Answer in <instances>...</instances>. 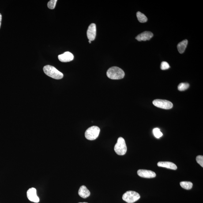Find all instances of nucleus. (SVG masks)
Segmentation results:
<instances>
[{
	"label": "nucleus",
	"mask_w": 203,
	"mask_h": 203,
	"mask_svg": "<svg viewBox=\"0 0 203 203\" xmlns=\"http://www.w3.org/2000/svg\"><path fill=\"white\" fill-rule=\"evenodd\" d=\"M57 1V0H51L49 1L47 4L49 9H55Z\"/></svg>",
	"instance_id": "nucleus-19"
},
{
	"label": "nucleus",
	"mask_w": 203,
	"mask_h": 203,
	"mask_svg": "<svg viewBox=\"0 0 203 203\" xmlns=\"http://www.w3.org/2000/svg\"><path fill=\"white\" fill-rule=\"evenodd\" d=\"M87 203V202H80V203Z\"/></svg>",
	"instance_id": "nucleus-24"
},
{
	"label": "nucleus",
	"mask_w": 203,
	"mask_h": 203,
	"mask_svg": "<svg viewBox=\"0 0 203 203\" xmlns=\"http://www.w3.org/2000/svg\"><path fill=\"white\" fill-rule=\"evenodd\" d=\"M107 77L111 80H120L123 78L125 76L123 71L117 67H113L109 68L107 72Z\"/></svg>",
	"instance_id": "nucleus-1"
},
{
	"label": "nucleus",
	"mask_w": 203,
	"mask_h": 203,
	"mask_svg": "<svg viewBox=\"0 0 203 203\" xmlns=\"http://www.w3.org/2000/svg\"><path fill=\"white\" fill-rule=\"evenodd\" d=\"M153 34L150 31H144L137 35L136 39L138 41H146L149 40L153 37Z\"/></svg>",
	"instance_id": "nucleus-10"
},
{
	"label": "nucleus",
	"mask_w": 203,
	"mask_h": 203,
	"mask_svg": "<svg viewBox=\"0 0 203 203\" xmlns=\"http://www.w3.org/2000/svg\"><path fill=\"white\" fill-rule=\"evenodd\" d=\"M188 41L187 39H185L178 43L177 48L180 54H183L187 46Z\"/></svg>",
	"instance_id": "nucleus-14"
},
{
	"label": "nucleus",
	"mask_w": 203,
	"mask_h": 203,
	"mask_svg": "<svg viewBox=\"0 0 203 203\" xmlns=\"http://www.w3.org/2000/svg\"><path fill=\"white\" fill-rule=\"evenodd\" d=\"M189 87V84L187 83H181L178 86V89L180 91H184Z\"/></svg>",
	"instance_id": "nucleus-17"
},
{
	"label": "nucleus",
	"mask_w": 203,
	"mask_h": 203,
	"mask_svg": "<svg viewBox=\"0 0 203 203\" xmlns=\"http://www.w3.org/2000/svg\"><path fill=\"white\" fill-rule=\"evenodd\" d=\"M137 17L138 20L140 23H145L148 21V18L146 16L140 12H137Z\"/></svg>",
	"instance_id": "nucleus-16"
},
{
	"label": "nucleus",
	"mask_w": 203,
	"mask_h": 203,
	"mask_svg": "<svg viewBox=\"0 0 203 203\" xmlns=\"http://www.w3.org/2000/svg\"><path fill=\"white\" fill-rule=\"evenodd\" d=\"M96 24H92L88 27L87 31V36L89 40H95L96 36Z\"/></svg>",
	"instance_id": "nucleus-8"
},
{
	"label": "nucleus",
	"mask_w": 203,
	"mask_h": 203,
	"mask_svg": "<svg viewBox=\"0 0 203 203\" xmlns=\"http://www.w3.org/2000/svg\"><path fill=\"white\" fill-rule=\"evenodd\" d=\"M153 133L155 137L156 138H159L163 135V133L160 131V129L158 128H155L153 130Z\"/></svg>",
	"instance_id": "nucleus-18"
},
{
	"label": "nucleus",
	"mask_w": 203,
	"mask_h": 203,
	"mask_svg": "<svg viewBox=\"0 0 203 203\" xmlns=\"http://www.w3.org/2000/svg\"><path fill=\"white\" fill-rule=\"evenodd\" d=\"M140 194L136 192L129 191L123 194L122 199L124 201L128 203H133L139 199Z\"/></svg>",
	"instance_id": "nucleus-5"
},
{
	"label": "nucleus",
	"mask_w": 203,
	"mask_h": 203,
	"mask_svg": "<svg viewBox=\"0 0 203 203\" xmlns=\"http://www.w3.org/2000/svg\"><path fill=\"white\" fill-rule=\"evenodd\" d=\"M43 70L47 75L52 78L60 80L63 77V74L54 66L46 65L44 67Z\"/></svg>",
	"instance_id": "nucleus-2"
},
{
	"label": "nucleus",
	"mask_w": 203,
	"mask_h": 203,
	"mask_svg": "<svg viewBox=\"0 0 203 203\" xmlns=\"http://www.w3.org/2000/svg\"><path fill=\"white\" fill-rule=\"evenodd\" d=\"M100 129L97 126H92L87 129L85 136L87 139L90 140H96L99 136Z\"/></svg>",
	"instance_id": "nucleus-4"
},
{
	"label": "nucleus",
	"mask_w": 203,
	"mask_h": 203,
	"mask_svg": "<svg viewBox=\"0 0 203 203\" xmlns=\"http://www.w3.org/2000/svg\"><path fill=\"white\" fill-rule=\"evenodd\" d=\"M153 103L156 107L166 110L170 109L173 107L172 103L171 102L162 99H156L154 100Z\"/></svg>",
	"instance_id": "nucleus-6"
},
{
	"label": "nucleus",
	"mask_w": 203,
	"mask_h": 203,
	"mask_svg": "<svg viewBox=\"0 0 203 203\" xmlns=\"http://www.w3.org/2000/svg\"><path fill=\"white\" fill-rule=\"evenodd\" d=\"M170 67V66L168 62H166V61H163L161 62V70H167Z\"/></svg>",
	"instance_id": "nucleus-20"
},
{
	"label": "nucleus",
	"mask_w": 203,
	"mask_h": 203,
	"mask_svg": "<svg viewBox=\"0 0 203 203\" xmlns=\"http://www.w3.org/2000/svg\"><path fill=\"white\" fill-rule=\"evenodd\" d=\"M197 163L199 164L202 167H203V156L202 155H199L196 158Z\"/></svg>",
	"instance_id": "nucleus-21"
},
{
	"label": "nucleus",
	"mask_w": 203,
	"mask_h": 203,
	"mask_svg": "<svg viewBox=\"0 0 203 203\" xmlns=\"http://www.w3.org/2000/svg\"><path fill=\"white\" fill-rule=\"evenodd\" d=\"M58 58L62 62H68L73 60L74 56L71 53L66 52L64 54L58 55Z\"/></svg>",
	"instance_id": "nucleus-11"
},
{
	"label": "nucleus",
	"mask_w": 203,
	"mask_h": 203,
	"mask_svg": "<svg viewBox=\"0 0 203 203\" xmlns=\"http://www.w3.org/2000/svg\"><path fill=\"white\" fill-rule=\"evenodd\" d=\"M2 15H1V14H0V28H1V21H2Z\"/></svg>",
	"instance_id": "nucleus-22"
},
{
	"label": "nucleus",
	"mask_w": 203,
	"mask_h": 203,
	"mask_svg": "<svg viewBox=\"0 0 203 203\" xmlns=\"http://www.w3.org/2000/svg\"><path fill=\"white\" fill-rule=\"evenodd\" d=\"M159 167H165L172 170H176L177 167L174 163L170 162H159L157 164Z\"/></svg>",
	"instance_id": "nucleus-12"
},
{
	"label": "nucleus",
	"mask_w": 203,
	"mask_h": 203,
	"mask_svg": "<svg viewBox=\"0 0 203 203\" xmlns=\"http://www.w3.org/2000/svg\"><path fill=\"white\" fill-rule=\"evenodd\" d=\"M114 149L115 153L118 155H123L126 153L127 147L124 139L122 137L118 138Z\"/></svg>",
	"instance_id": "nucleus-3"
},
{
	"label": "nucleus",
	"mask_w": 203,
	"mask_h": 203,
	"mask_svg": "<svg viewBox=\"0 0 203 203\" xmlns=\"http://www.w3.org/2000/svg\"><path fill=\"white\" fill-rule=\"evenodd\" d=\"M78 194L80 197L85 199L89 197L90 192L85 186H82L79 189Z\"/></svg>",
	"instance_id": "nucleus-13"
},
{
	"label": "nucleus",
	"mask_w": 203,
	"mask_h": 203,
	"mask_svg": "<svg viewBox=\"0 0 203 203\" xmlns=\"http://www.w3.org/2000/svg\"><path fill=\"white\" fill-rule=\"evenodd\" d=\"M137 174L139 176L144 178H154L156 176L154 172L149 170L140 169L138 170Z\"/></svg>",
	"instance_id": "nucleus-9"
},
{
	"label": "nucleus",
	"mask_w": 203,
	"mask_h": 203,
	"mask_svg": "<svg viewBox=\"0 0 203 203\" xmlns=\"http://www.w3.org/2000/svg\"><path fill=\"white\" fill-rule=\"evenodd\" d=\"M88 42H89V43H91V42H92V41H90V40H89V41H88Z\"/></svg>",
	"instance_id": "nucleus-23"
},
{
	"label": "nucleus",
	"mask_w": 203,
	"mask_h": 203,
	"mask_svg": "<svg viewBox=\"0 0 203 203\" xmlns=\"http://www.w3.org/2000/svg\"><path fill=\"white\" fill-rule=\"evenodd\" d=\"M27 197L30 201L35 203L39 202V199L37 194L36 189L31 188L29 189L27 192Z\"/></svg>",
	"instance_id": "nucleus-7"
},
{
	"label": "nucleus",
	"mask_w": 203,
	"mask_h": 203,
	"mask_svg": "<svg viewBox=\"0 0 203 203\" xmlns=\"http://www.w3.org/2000/svg\"><path fill=\"white\" fill-rule=\"evenodd\" d=\"M180 186L182 188L186 190H190L193 187V183L188 181H182L180 183Z\"/></svg>",
	"instance_id": "nucleus-15"
}]
</instances>
